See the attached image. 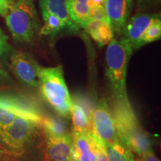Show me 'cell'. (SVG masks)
<instances>
[{"instance_id": "1", "label": "cell", "mask_w": 161, "mask_h": 161, "mask_svg": "<svg viewBox=\"0 0 161 161\" xmlns=\"http://www.w3.org/2000/svg\"><path fill=\"white\" fill-rule=\"evenodd\" d=\"M105 53V75L110 85L114 104H130L126 88L128 64L133 49L124 38L113 39Z\"/></svg>"}, {"instance_id": "2", "label": "cell", "mask_w": 161, "mask_h": 161, "mask_svg": "<svg viewBox=\"0 0 161 161\" xmlns=\"http://www.w3.org/2000/svg\"><path fill=\"white\" fill-rule=\"evenodd\" d=\"M119 140L137 157L152 150L149 134L139 122L130 104H114V113Z\"/></svg>"}, {"instance_id": "3", "label": "cell", "mask_w": 161, "mask_h": 161, "mask_svg": "<svg viewBox=\"0 0 161 161\" xmlns=\"http://www.w3.org/2000/svg\"><path fill=\"white\" fill-rule=\"evenodd\" d=\"M39 78L40 94L45 102L59 116L69 117L73 101L66 86L62 66H40Z\"/></svg>"}, {"instance_id": "4", "label": "cell", "mask_w": 161, "mask_h": 161, "mask_svg": "<svg viewBox=\"0 0 161 161\" xmlns=\"http://www.w3.org/2000/svg\"><path fill=\"white\" fill-rule=\"evenodd\" d=\"M41 135L40 123L17 116L0 138V146L10 156L18 158L35 147Z\"/></svg>"}, {"instance_id": "5", "label": "cell", "mask_w": 161, "mask_h": 161, "mask_svg": "<svg viewBox=\"0 0 161 161\" xmlns=\"http://www.w3.org/2000/svg\"><path fill=\"white\" fill-rule=\"evenodd\" d=\"M5 22L13 37L18 42H30L39 29L37 10L32 0H14Z\"/></svg>"}, {"instance_id": "6", "label": "cell", "mask_w": 161, "mask_h": 161, "mask_svg": "<svg viewBox=\"0 0 161 161\" xmlns=\"http://www.w3.org/2000/svg\"><path fill=\"white\" fill-rule=\"evenodd\" d=\"M0 109L40 124L45 115L37 100L14 92H0Z\"/></svg>"}, {"instance_id": "7", "label": "cell", "mask_w": 161, "mask_h": 161, "mask_svg": "<svg viewBox=\"0 0 161 161\" xmlns=\"http://www.w3.org/2000/svg\"><path fill=\"white\" fill-rule=\"evenodd\" d=\"M91 125L93 134L104 143L119 140L114 116L105 99L100 100L92 110Z\"/></svg>"}, {"instance_id": "8", "label": "cell", "mask_w": 161, "mask_h": 161, "mask_svg": "<svg viewBox=\"0 0 161 161\" xmlns=\"http://www.w3.org/2000/svg\"><path fill=\"white\" fill-rule=\"evenodd\" d=\"M10 65L12 72L21 83L29 87H39L40 65L28 54L21 51L13 52Z\"/></svg>"}, {"instance_id": "9", "label": "cell", "mask_w": 161, "mask_h": 161, "mask_svg": "<svg viewBox=\"0 0 161 161\" xmlns=\"http://www.w3.org/2000/svg\"><path fill=\"white\" fill-rule=\"evenodd\" d=\"M99 140L93 132L78 134L72 132L69 158L71 161H95Z\"/></svg>"}, {"instance_id": "10", "label": "cell", "mask_w": 161, "mask_h": 161, "mask_svg": "<svg viewBox=\"0 0 161 161\" xmlns=\"http://www.w3.org/2000/svg\"><path fill=\"white\" fill-rule=\"evenodd\" d=\"M104 7L114 33H122L133 8V0H104Z\"/></svg>"}, {"instance_id": "11", "label": "cell", "mask_w": 161, "mask_h": 161, "mask_svg": "<svg viewBox=\"0 0 161 161\" xmlns=\"http://www.w3.org/2000/svg\"><path fill=\"white\" fill-rule=\"evenodd\" d=\"M157 15L145 13L138 14L127 22L122 31V37L130 44L133 49L140 47L141 37Z\"/></svg>"}, {"instance_id": "12", "label": "cell", "mask_w": 161, "mask_h": 161, "mask_svg": "<svg viewBox=\"0 0 161 161\" xmlns=\"http://www.w3.org/2000/svg\"><path fill=\"white\" fill-rule=\"evenodd\" d=\"M43 133V132H42ZM47 155L51 161H71L69 158L72 134L64 136H55L43 134Z\"/></svg>"}, {"instance_id": "13", "label": "cell", "mask_w": 161, "mask_h": 161, "mask_svg": "<svg viewBox=\"0 0 161 161\" xmlns=\"http://www.w3.org/2000/svg\"><path fill=\"white\" fill-rule=\"evenodd\" d=\"M42 14H49L59 18L67 29L73 32L78 31V27L70 19L67 8V0H39Z\"/></svg>"}, {"instance_id": "14", "label": "cell", "mask_w": 161, "mask_h": 161, "mask_svg": "<svg viewBox=\"0 0 161 161\" xmlns=\"http://www.w3.org/2000/svg\"><path fill=\"white\" fill-rule=\"evenodd\" d=\"M86 33L100 46L108 45L114 39V31L108 23L90 19L84 28Z\"/></svg>"}, {"instance_id": "15", "label": "cell", "mask_w": 161, "mask_h": 161, "mask_svg": "<svg viewBox=\"0 0 161 161\" xmlns=\"http://www.w3.org/2000/svg\"><path fill=\"white\" fill-rule=\"evenodd\" d=\"M70 116L72 122V132L78 134H87L92 132L91 125V116L83 104L75 102L72 103L70 110Z\"/></svg>"}, {"instance_id": "16", "label": "cell", "mask_w": 161, "mask_h": 161, "mask_svg": "<svg viewBox=\"0 0 161 161\" xmlns=\"http://www.w3.org/2000/svg\"><path fill=\"white\" fill-rule=\"evenodd\" d=\"M89 0H67V8L70 19L78 28H85L90 18Z\"/></svg>"}, {"instance_id": "17", "label": "cell", "mask_w": 161, "mask_h": 161, "mask_svg": "<svg viewBox=\"0 0 161 161\" xmlns=\"http://www.w3.org/2000/svg\"><path fill=\"white\" fill-rule=\"evenodd\" d=\"M42 132L55 136H64L72 134L64 117L58 115H44L40 122Z\"/></svg>"}, {"instance_id": "18", "label": "cell", "mask_w": 161, "mask_h": 161, "mask_svg": "<svg viewBox=\"0 0 161 161\" xmlns=\"http://www.w3.org/2000/svg\"><path fill=\"white\" fill-rule=\"evenodd\" d=\"M104 144L108 161H136V157L132 151L119 140Z\"/></svg>"}, {"instance_id": "19", "label": "cell", "mask_w": 161, "mask_h": 161, "mask_svg": "<svg viewBox=\"0 0 161 161\" xmlns=\"http://www.w3.org/2000/svg\"><path fill=\"white\" fill-rule=\"evenodd\" d=\"M43 25L40 30V35H55L67 29L65 24L55 16L49 14H42Z\"/></svg>"}, {"instance_id": "20", "label": "cell", "mask_w": 161, "mask_h": 161, "mask_svg": "<svg viewBox=\"0 0 161 161\" xmlns=\"http://www.w3.org/2000/svg\"><path fill=\"white\" fill-rule=\"evenodd\" d=\"M161 37V19L160 15H157L142 35L140 40V47L145 44L152 43L160 40Z\"/></svg>"}, {"instance_id": "21", "label": "cell", "mask_w": 161, "mask_h": 161, "mask_svg": "<svg viewBox=\"0 0 161 161\" xmlns=\"http://www.w3.org/2000/svg\"><path fill=\"white\" fill-rule=\"evenodd\" d=\"M16 117L17 116L14 114L5 110L0 109V138L6 131V130L13 123Z\"/></svg>"}, {"instance_id": "22", "label": "cell", "mask_w": 161, "mask_h": 161, "mask_svg": "<svg viewBox=\"0 0 161 161\" xmlns=\"http://www.w3.org/2000/svg\"><path fill=\"white\" fill-rule=\"evenodd\" d=\"M90 8V14L91 19L104 21L109 23V21H108V16H107L104 5H96Z\"/></svg>"}, {"instance_id": "23", "label": "cell", "mask_w": 161, "mask_h": 161, "mask_svg": "<svg viewBox=\"0 0 161 161\" xmlns=\"http://www.w3.org/2000/svg\"><path fill=\"white\" fill-rule=\"evenodd\" d=\"M8 40V37L0 29V56L5 55L11 50V46L9 45Z\"/></svg>"}, {"instance_id": "24", "label": "cell", "mask_w": 161, "mask_h": 161, "mask_svg": "<svg viewBox=\"0 0 161 161\" xmlns=\"http://www.w3.org/2000/svg\"><path fill=\"white\" fill-rule=\"evenodd\" d=\"M95 161H108V158L104 148V144L102 140L98 145L97 150L96 153Z\"/></svg>"}, {"instance_id": "25", "label": "cell", "mask_w": 161, "mask_h": 161, "mask_svg": "<svg viewBox=\"0 0 161 161\" xmlns=\"http://www.w3.org/2000/svg\"><path fill=\"white\" fill-rule=\"evenodd\" d=\"M136 161H160L159 159L157 158L153 150L147 152L142 155L136 158Z\"/></svg>"}, {"instance_id": "26", "label": "cell", "mask_w": 161, "mask_h": 161, "mask_svg": "<svg viewBox=\"0 0 161 161\" xmlns=\"http://www.w3.org/2000/svg\"><path fill=\"white\" fill-rule=\"evenodd\" d=\"M12 2L11 0H0V15L5 17L8 14Z\"/></svg>"}, {"instance_id": "27", "label": "cell", "mask_w": 161, "mask_h": 161, "mask_svg": "<svg viewBox=\"0 0 161 161\" xmlns=\"http://www.w3.org/2000/svg\"><path fill=\"white\" fill-rule=\"evenodd\" d=\"M89 5L90 7L96 5H104V0H89Z\"/></svg>"}, {"instance_id": "28", "label": "cell", "mask_w": 161, "mask_h": 161, "mask_svg": "<svg viewBox=\"0 0 161 161\" xmlns=\"http://www.w3.org/2000/svg\"><path fill=\"white\" fill-rule=\"evenodd\" d=\"M8 78V75H7V73L4 70L0 69V80L6 79Z\"/></svg>"}, {"instance_id": "29", "label": "cell", "mask_w": 161, "mask_h": 161, "mask_svg": "<svg viewBox=\"0 0 161 161\" xmlns=\"http://www.w3.org/2000/svg\"><path fill=\"white\" fill-rule=\"evenodd\" d=\"M0 161H14V160L7 156H0Z\"/></svg>"}, {"instance_id": "30", "label": "cell", "mask_w": 161, "mask_h": 161, "mask_svg": "<svg viewBox=\"0 0 161 161\" xmlns=\"http://www.w3.org/2000/svg\"><path fill=\"white\" fill-rule=\"evenodd\" d=\"M137 1H138V3H142V2L145 1V0H137Z\"/></svg>"}, {"instance_id": "31", "label": "cell", "mask_w": 161, "mask_h": 161, "mask_svg": "<svg viewBox=\"0 0 161 161\" xmlns=\"http://www.w3.org/2000/svg\"><path fill=\"white\" fill-rule=\"evenodd\" d=\"M11 1H14V0H11Z\"/></svg>"}]
</instances>
